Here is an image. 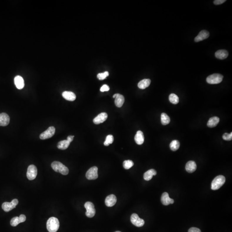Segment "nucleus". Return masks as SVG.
Returning a JSON list of instances; mask_svg holds the SVG:
<instances>
[{
  "label": "nucleus",
  "instance_id": "1",
  "mask_svg": "<svg viewBox=\"0 0 232 232\" xmlns=\"http://www.w3.org/2000/svg\"><path fill=\"white\" fill-rule=\"evenodd\" d=\"M59 227V221L55 217H51L47 221L46 228L49 232H56Z\"/></svg>",
  "mask_w": 232,
  "mask_h": 232
},
{
  "label": "nucleus",
  "instance_id": "2",
  "mask_svg": "<svg viewBox=\"0 0 232 232\" xmlns=\"http://www.w3.org/2000/svg\"><path fill=\"white\" fill-rule=\"evenodd\" d=\"M52 168L56 172H59L63 175L69 174V168L65 165L58 161H54L51 164Z\"/></svg>",
  "mask_w": 232,
  "mask_h": 232
},
{
  "label": "nucleus",
  "instance_id": "3",
  "mask_svg": "<svg viewBox=\"0 0 232 232\" xmlns=\"http://www.w3.org/2000/svg\"><path fill=\"white\" fill-rule=\"evenodd\" d=\"M225 177L222 175L216 177L211 183V189L214 191L220 189L225 183Z\"/></svg>",
  "mask_w": 232,
  "mask_h": 232
},
{
  "label": "nucleus",
  "instance_id": "4",
  "mask_svg": "<svg viewBox=\"0 0 232 232\" xmlns=\"http://www.w3.org/2000/svg\"><path fill=\"white\" fill-rule=\"evenodd\" d=\"M223 76L219 74H214L207 77V82L210 84H217L221 83Z\"/></svg>",
  "mask_w": 232,
  "mask_h": 232
},
{
  "label": "nucleus",
  "instance_id": "5",
  "mask_svg": "<svg viewBox=\"0 0 232 232\" xmlns=\"http://www.w3.org/2000/svg\"><path fill=\"white\" fill-rule=\"evenodd\" d=\"M84 207L86 209V215L88 218H93L96 214V209L93 203L90 202H87L85 203Z\"/></svg>",
  "mask_w": 232,
  "mask_h": 232
},
{
  "label": "nucleus",
  "instance_id": "6",
  "mask_svg": "<svg viewBox=\"0 0 232 232\" xmlns=\"http://www.w3.org/2000/svg\"><path fill=\"white\" fill-rule=\"evenodd\" d=\"M18 203L19 201L17 199H14L11 203L5 202L3 203L2 205V208L6 212H8L16 208Z\"/></svg>",
  "mask_w": 232,
  "mask_h": 232
},
{
  "label": "nucleus",
  "instance_id": "7",
  "mask_svg": "<svg viewBox=\"0 0 232 232\" xmlns=\"http://www.w3.org/2000/svg\"><path fill=\"white\" fill-rule=\"evenodd\" d=\"M55 128L54 126H50L46 130L40 135V138L42 140L46 139L52 137L55 133Z\"/></svg>",
  "mask_w": 232,
  "mask_h": 232
},
{
  "label": "nucleus",
  "instance_id": "8",
  "mask_svg": "<svg viewBox=\"0 0 232 232\" xmlns=\"http://www.w3.org/2000/svg\"><path fill=\"white\" fill-rule=\"evenodd\" d=\"M98 168L96 166H94L89 168L86 173V178L88 180L96 179L98 177Z\"/></svg>",
  "mask_w": 232,
  "mask_h": 232
},
{
  "label": "nucleus",
  "instance_id": "9",
  "mask_svg": "<svg viewBox=\"0 0 232 232\" xmlns=\"http://www.w3.org/2000/svg\"><path fill=\"white\" fill-rule=\"evenodd\" d=\"M37 175V167L34 165H31L28 167L27 177L29 180H33L36 178Z\"/></svg>",
  "mask_w": 232,
  "mask_h": 232
},
{
  "label": "nucleus",
  "instance_id": "10",
  "mask_svg": "<svg viewBox=\"0 0 232 232\" xmlns=\"http://www.w3.org/2000/svg\"><path fill=\"white\" fill-rule=\"evenodd\" d=\"M131 221L133 225L137 227H141L144 225V220L140 218L137 214L134 213L131 216Z\"/></svg>",
  "mask_w": 232,
  "mask_h": 232
},
{
  "label": "nucleus",
  "instance_id": "11",
  "mask_svg": "<svg viewBox=\"0 0 232 232\" xmlns=\"http://www.w3.org/2000/svg\"><path fill=\"white\" fill-rule=\"evenodd\" d=\"M108 116V114L106 113H101L94 118L93 122L96 124H99L105 122L107 120Z\"/></svg>",
  "mask_w": 232,
  "mask_h": 232
},
{
  "label": "nucleus",
  "instance_id": "12",
  "mask_svg": "<svg viewBox=\"0 0 232 232\" xmlns=\"http://www.w3.org/2000/svg\"><path fill=\"white\" fill-rule=\"evenodd\" d=\"M161 201L162 204L164 206L173 204L174 200L169 197V195L166 192H164L161 196Z\"/></svg>",
  "mask_w": 232,
  "mask_h": 232
},
{
  "label": "nucleus",
  "instance_id": "13",
  "mask_svg": "<svg viewBox=\"0 0 232 232\" xmlns=\"http://www.w3.org/2000/svg\"><path fill=\"white\" fill-rule=\"evenodd\" d=\"M113 98H115V104L116 107H121L124 102V97L121 94H115L114 95Z\"/></svg>",
  "mask_w": 232,
  "mask_h": 232
},
{
  "label": "nucleus",
  "instance_id": "14",
  "mask_svg": "<svg viewBox=\"0 0 232 232\" xmlns=\"http://www.w3.org/2000/svg\"><path fill=\"white\" fill-rule=\"evenodd\" d=\"M116 197L114 195H110L105 199V204L107 206L112 207L116 204Z\"/></svg>",
  "mask_w": 232,
  "mask_h": 232
},
{
  "label": "nucleus",
  "instance_id": "15",
  "mask_svg": "<svg viewBox=\"0 0 232 232\" xmlns=\"http://www.w3.org/2000/svg\"><path fill=\"white\" fill-rule=\"evenodd\" d=\"M209 36V33L207 31L202 30L199 32L198 35L195 38V41L196 42L203 41L205 39H208Z\"/></svg>",
  "mask_w": 232,
  "mask_h": 232
},
{
  "label": "nucleus",
  "instance_id": "16",
  "mask_svg": "<svg viewBox=\"0 0 232 232\" xmlns=\"http://www.w3.org/2000/svg\"><path fill=\"white\" fill-rule=\"evenodd\" d=\"M10 121V117L8 114L5 113L0 114V126H6L9 124Z\"/></svg>",
  "mask_w": 232,
  "mask_h": 232
},
{
  "label": "nucleus",
  "instance_id": "17",
  "mask_svg": "<svg viewBox=\"0 0 232 232\" xmlns=\"http://www.w3.org/2000/svg\"><path fill=\"white\" fill-rule=\"evenodd\" d=\"M14 83L18 89H22L25 86L24 79L21 76L19 75H18L15 77Z\"/></svg>",
  "mask_w": 232,
  "mask_h": 232
},
{
  "label": "nucleus",
  "instance_id": "18",
  "mask_svg": "<svg viewBox=\"0 0 232 232\" xmlns=\"http://www.w3.org/2000/svg\"><path fill=\"white\" fill-rule=\"evenodd\" d=\"M62 95L65 99L69 101H74L76 99V95L70 91H65L62 93Z\"/></svg>",
  "mask_w": 232,
  "mask_h": 232
},
{
  "label": "nucleus",
  "instance_id": "19",
  "mask_svg": "<svg viewBox=\"0 0 232 232\" xmlns=\"http://www.w3.org/2000/svg\"><path fill=\"white\" fill-rule=\"evenodd\" d=\"M144 138L143 132L141 131H138L137 132L135 136V141L136 143L138 145H141L144 143Z\"/></svg>",
  "mask_w": 232,
  "mask_h": 232
},
{
  "label": "nucleus",
  "instance_id": "20",
  "mask_svg": "<svg viewBox=\"0 0 232 232\" xmlns=\"http://www.w3.org/2000/svg\"><path fill=\"white\" fill-rule=\"evenodd\" d=\"M196 164L193 161H190L186 164L185 168L189 173H193L196 169Z\"/></svg>",
  "mask_w": 232,
  "mask_h": 232
},
{
  "label": "nucleus",
  "instance_id": "21",
  "mask_svg": "<svg viewBox=\"0 0 232 232\" xmlns=\"http://www.w3.org/2000/svg\"><path fill=\"white\" fill-rule=\"evenodd\" d=\"M215 56L217 58L223 60L228 57V53L227 50H219L216 52Z\"/></svg>",
  "mask_w": 232,
  "mask_h": 232
},
{
  "label": "nucleus",
  "instance_id": "22",
  "mask_svg": "<svg viewBox=\"0 0 232 232\" xmlns=\"http://www.w3.org/2000/svg\"><path fill=\"white\" fill-rule=\"evenodd\" d=\"M220 121V119L217 116L211 117L208 120L207 126L208 127L213 128L217 126Z\"/></svg>",
  "mask_w": 232,
  "mask_h": 232
},
{
  "label": "nucleus",
  "instance_id": "23",
  "mask_svg": "<svg viewBox=\"0 0 232 232\" xmlns=\"http://www.w3.org/2000/svg\"><path fill=\"white\" fill-rule=\"evenodd\" d=\"M156 171L153 169H151L148 170L144 173V178L145 180L150 181L152 178L153 176L156 175Z\"/></svg>",
  "mask_w": 232,
  "mask_h": 232
},
{
  "label": "nucleus",
  "instance_id": "24",
  "mask_svg": "<svg viewBox=\"0 0 232 232\" xmlns=\"http://www.w3.org/2000/svg\"><path fill=\"white\" fill-rule=\"evenodd\" d=\"M151 80L149 79H145L140 81L138 84V88L140 89H145L149 86L151 84Z\"/></svg>",
  "mask_w": 232,
  "mask_h": 232
},
{
  "label": "nucleus",
  "instance_id": "25",
  "mask_svg": "<svg viewBox=\"0 0 232 232\" xmlns=\"http://www.w3.org/2000/svg\"><path fill=\"white\" fill-rule=\"evenodd\" d=\"M70 144V143L67 140H64L61 141L59 142L57 145V148L59 149L66 150L68 148Z\"/></svg>",
  "mask_w": 232,
  "mask_h": 232
},
{
  "label": "nucleus",
  "instance_id": "26",
  "mask_svg": "<svg viewBox=\"0 0 232 232\" xmlns=\"http://www.w3.org/2000/svg\"><path fill=\"white\" fill-rule=\"evenodd\" d=\"M161 121L163 125H166L170 123V117L166 113H163L161 115Z\"/></svg>",
  "mask_w": 232,
  "mask_h": 232
},
{
  "label": "nucleus",
  "instance_id": "27",
  "mask_svg": "<svg viewBox=\"0 0 232 232\" xmlns=\"http://www.w3.org/2000/svg\"><path fill=\"white\" fill-rule=\"evenodd\" d=\"M180 147V142L177 140L172 141L170 144V149L172 151H176Z\"/></svg>",
  "mask_w": 232,
  "mask_h": 232
},
{
  "label": "nucleus",
  "instance_id": "28",
  "mask_svg": "<svg viewBox=\"0 0 232 232\" xmlns=\"http://www.w3.org/2000/svg\"><path fill=\"white\" fill-rule=\"evenodd\" d=\"M169 100L171 103L175 105L178 104L179 101L178 97L176 94H171L169 95Z\"/></svg>",
  "mask_w": 232,
  "mask_h": 232
},
{
  "label": "nucleus",
  "instance_id": "29",
  "mask_svg": "<svg viewBox=\"0 0 232 232\" xmlns=\"http://www.w3.org/2000/svg\"><path fill=\"white\" fill-rule=\"evenodd\" d=\"M134 165V163L130 160H125L123 163V166L126 169H128L131 168Z\"/></svg>",
  "mask_w": 232,
  "mask_h": 232
},
{
  "label": "nucleus",
  "instance_id": "30",
  "mask_svg": "<svg viewBox=\"0 0 232 232\" xmlns=\"http://www.w3.org/2000/svg\"><path fill=\"white\" fill-rule=\"evenodd\" d=\"M113 136L112 135H109L107 136L106 137V140H105V142H104V145L105 146H108L110 144L113 143L114 141Z\"/></svg>",
  "mask_w": 232,
  "mask_h": 232
},
{
  "label": "nucleus",
  "instance_id": "31",
  "mask_svg": "<svg viewBox=\"0 0 232 232\" xmlns=\"http://www.w3.org/2000/svg\"><path fill=\"white\" fill-rule=\"evenodd\" d=\"M19 223H20V222L19 221V217H14L11 219V226L13 227H16V226H17Z\"/></svg>",
  "mask_w": 232,
  "mask_h": 232
},
{
  "label": "nucleus",
  "instance_id": "32",
  "mask_svg": "<svg viewBox=\"0 0 232 232\" xmlns=\"http://www.w3.org/2000/svg\"><path fill=\"white\" fill-rule=\"evenodd\" d=\"M109 72L108 71H105L103 73H99L98 74L97 78L99 80H103L105 79L109 75Z\"/></svg>",
  "mask_w": 232,
  "mask_h": 232
},
{
  "label": "nucleus",
  "instance_id": "33",
  "mask_svg": "<svg viewBox=\"0 0 232 232\" xmlns=\"http://www.w3.org/2000/svg\"><path fill=\"white\" fill-rule=\"evenodd\" d=\"M223 138L226 141H231L232 139V133L230 134L228 133H225L223 135Z\"/></svg>",
  "mask_w": 232,
  "mask_h": 232
},
{
  "label": "nucleus",
  "instance_id": "34",
  "mask_svg": "<svg viewBox=\"0 0 232 232\" xmlns=\"http://www.w3.org/2000/svg\"><path fill=\"white\" fill-rule=\"evenodd\" d=\"M110 90V87L107 85L105 84L101 86L100 89L101 92H104L105 91H108Z\"/></svg>",
  "mask_w": 232,
  "mask_h": 232
},
{
  "label": "nucleus",
  "instance_id": "35",
  "mask_svg": "<svg viewBox=\"0 0 232 232\" xmlns=\"http://www.w3.org/2000/svg\"><path fill=\"white\" fill-rule=\"evenodd\" d=\"M226 1V0H216L214 1V4L217 5H220L224 3Z\"/></svg>",
  "mask_w": 232,
  "mask_h": 232
},
{
  "label": "nucleus",
  "instance_id": "36",
  "mask_svg": "<svg viewBox=\"0 0 232 232\" xmlns=\"http://www.w3.org/2000/svg\"><path fill=\"white\" fill-rule=\"evenodd\" d=\"M188 232H201L200 229L196 227H191L189 229Z\"/></svg>",
  "mask_w": 232,
  "mask_h": 232
},
{
  "label": "nucleus",
  "instance_id": "37",
  "mask_svg": "<svg viewBox=\"0 0 232 232\" xmlns=\"http://www.w3.org/2000/svg\"><path fill=\"white\" fill-rule=\"evenodd\" d=\"M26 216L24 215H21L19 217V219L20 223L24 222L26 220Z\"/></svg>",
  "mask_w": 232,
  "mask_h": 232
},
{
  "label": "nucleus",
  "instance_id": "38",
  "mask_svg": "<svg viewBox=\"0 0 232 232\" xmlns=\"http://www.w3.org/2000/svg\"><path fill=\"white\" fill-rule=\"evenodd\" d=\"M74 136H69L67 137V140L68 141L71 143V142H72L73 140V139L74 138Z\"/></svg>",
  "mask_w": 232,
  "mask_h": 232
},
{
  "label": "nucleus",
  "instance_id": "39",
  "mask_svg": "<svg viewBox=\"0 0 232 232\" xmlns=\"http://www.w3.org/2000/svg\"><path fill=\"white\" fill-rule=\"evenodd\" d=\"M121 232L119 231H116V232Z\"/></svg>",
  "mask_w": 232,
  "mask_h": 232
}]
</instances>
